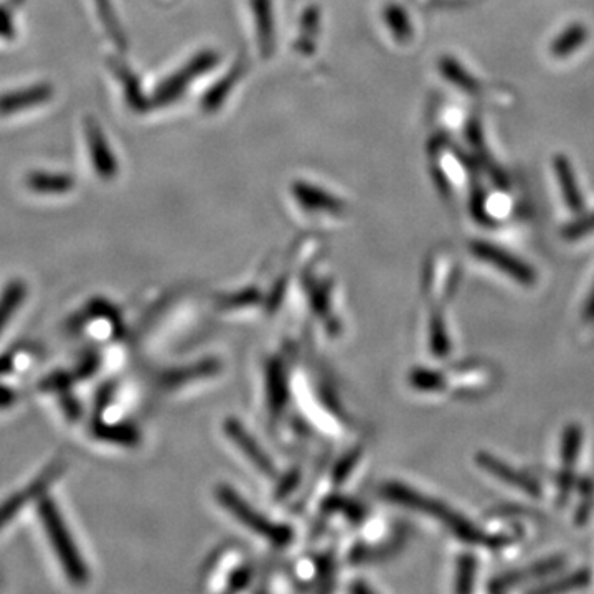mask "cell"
Instances as JSON below:
<instances>
[{
  "mask_svg": "<svg viewBox=\"0 0 594 594\" xmlns=\"http://www.w3.org/2000/svg\"><path fill=\"white\" fill-rule=\"evenodd\" d=\"M38 513L45 527L46 535L55 549L56 557L60 560L64 573L73 583H84L88 578V570L83 561L80 551L74 545L73 537L70 535L68 527L64 525L63 517L58 511L55 502L48 497H44L38 503Z\"/></svg>",
  "mask_w": 594,
  "mask_h": 594,
  "instance_id": "cell-1",
  "label": "cell"
},
{
  "mask_svg": "<svg viewBox=\"0 0 594 594\" xmlns=\"http://www.w3.org/2000/svg\"><path fill=\"white\" fill-rule=\"evenodd\" d=\"M441 73L448 78V82L456 86L457 90L474 98V100H489L497 106L511 104L513 96L511 92H505L503 86L485 84L477 74L472 73L466 64L457 62L456 58H444L441 62Z\"/></svg>",
  "mask_w": 594,
  "mask_h": 594,
  "instance_id": "cell-2",
  "label": "cell"
},
{
  "mask_svg": "<svg viewBox=\"0 0 594 594\" xmlns=\"http://www.w3.org/2000/svg\"><path fill=\"white\" fill-rule=\"evenodd\" d=\"M434 146V170H438L439 187L443 190L454 193L466 185H474L475 172L461 152L448 147L444 141H438Z\"/></svg>",
  "mask_w": 594,
  "mask_h": 594,
  "instance_id": "cell-3",
  "label": "cell"
},
{
  "mask_svg": "<svg viewBox=\"0 0 594 594\" xmlns=\"http://www.w3.org/2000/svg\"><path fill=\"white\" fill-rule=\"evenodd\" d=\"M551 169L565 205L570 210L581 213L585 209V195L579 187V179L576 175L575 165L571 164L570 157L567 154L553 156Z\"/></svg>",
  "mask_w": 594,
  "mask_h": 594,
  "instance_id": "cell-4",
  "label": "cell"
},
{
  "mask_svg": "<svg viewBox=\"0 0 594 594\" xmlns=\"http://www.w3.org/2000/svg\"><path fill=\"white\" fill-rule=\"evenodd\" d=\"M591 30L583 22H571L557 37L550 42L549 56L553 62L563 63L575 58L589 44Z\"/></svg>",
  "mask_w": 594,
  "mask_h": 594,
  "instance_id": "cell-5",
  "label": "cell"
},
{
  "mask_svg": "<svg viewBox=\"0 0 594 594\" xmlns=\"http://www.w3.org/2000/svg\"><path fill=\"white\" fill-rule=\"evenodd\" d=\"M472 255L481 258L482 261H487L491 265L502 269L503 273L512 276L513 279L521 281L523 284H531L535 281V275L529 266L523 265L517 258L505 253L501 248L494 247L491 243L484 241H475L471 247Z\"/></svg>",
  "mask_w": 594,
  "mask_h": 594,
  "instance_id": "cell-6",
  "label": "cell"
},
{
  "mask_svg": "<svg viewBox=\"0 0 594 594\" xmlns=\"http://www.w3.org/2000/svg\"><path fill=\"white\" fill-rule=\"evenodd\" d=\"M84 131H86V144H88L92 164L96 174L102 179H112L118 172V164H116L114 154H112L102 131L96 124V121L92 118L86 119Z\"/></svg>",
  "mask_w": 594,
  "mask_h": 594,
  "instance_id": "cell-7",
  "label": "cell"
},
{
  "mask_svg": "<svg viewBox=\"0 0 594 594\" xmlns=\"http://www.w3.org/2000/svg\"><path fill=\"white\" fill-rule=\"evenodd\" d=\"M54 88L48 83H38L27 88L0 94V116L17 114L22 111L37 108L46 101L52 100Z\"/></svg>",
  "mask_w": 594,
  "mask_h": 594,
  "instance_id": "cell-8",
  "label": "cell"
},
{
  "mask_svg": "<svg viewBox=\"0 0 594 594\" xmlns=\"http://www.w3.org/2000/svg\"><path fill=\"white\" fill-rule=\"evenodd\" d=\"M28 189L37 193L72 192L74 187V179L70 174H52V172H32L25 179Z\"/></svg>",
  "mask_w": 594,
  "mask_h": 594,
  "instance_id": "cell-9",
  "label": "cell"
},
{
  "mask_svg": "<svg viewBox=\"0 0 594 594\" xmlns=\"http://www.w3.org/2000/svg\"><path fill=\"white\" fill-rule=\"evenodd\" d=\"M50 481H52V474H45L42 479H38L34 484L27 487L25 491L12 495L10 499L2 503L0 505V527L5 525L12 517H15V513L19 512L25 503L37 499L38 495L44 494V491H45V487Z\"/></svg>",
  "mask_w": 594,
  "mask_h": 594,
  "instance_id": "cell-10",
  "label": "cell"
},
{
  "mask_svg": "<svg viewBox=\"0 0 594 594\" xmlns=\"http://www.w3.org/2000/svg\"><path fill=\"white\" fill-rule=\"evenodd\" d=\"M479 463H481V466H484L487 471H492L494 474H497V477H501V479H503L505 482L517 485V487H521V491H525V492H529V494H539L537 485L533 484L531 481H529L527 477H521V474L513 472L511 467L505 466L502 463H499V461L494 459V457L487 456V454H481V456H479Z\"/></svg>",
  "mask_w": 594,
  "mask_h": 594,
  "instance_id": "cell-11",
  "label": "cell"
},
{
  "mask_svg": "<svg viewBox=\"0 0 594 594\" xmlns=\"http://www.w3.org/2000/svg\"><path fill=\"white\" fill-rule=\"evenodd\" d=\"M24 297H25V286L19 281L10 283L4 289V293L0 296V334L9 324L10 317L19 309Z\"/></svg>",
  "mask_w": 594,
  "mask_h": 594,
  "instance_id": "cell-12",
  "label": "cell"
},
{
  "mask_svg": "<svg viewBox=\"0 0 594 594\" xmlns=\"http://www.w3.org/2000/svg\"><path fill=\"white\" fill-rule=\"evenodd\" d=\"M96 2V9L100 12L101 20L106 25V30L110 34V37L118 44V45H124V37L121 34V28L118 25V20L114 17V10L111 5V0H94Z\"/></svg>",
  "mask_w": 594,
  "mask_h": 594,
  "instance_id": "cell-13",
  "label": "cell"
},
{
  "mask_svg": "<svg viewBox=\"0 0 594 594\" xmlns=\"http://www.w3.org/2000/svg\"><path fill=\"white\" fill-rule=\"evenodd\" d=\"M594 231V213L591 215H586L583 219H578L576 223H573L570 229H567V235L570 239H576V238L585 237V235H589Z\"/></svg>",
  "mask_w": 594,
  "mask_h": 594,
  "instance_id": "cell-14",
  "label": "cell"
},
{
  "mask_svg": "<svg viewBox=\"0 0 594 594\" xmlns=\"http://www.w3.org/2000/svg\"><path fill=\"white\" fill-rule=\"evenodd\" d=\"M0 37L10 38L15 37V27H14V20L7 10L0 7Z\"/></svg>",
  "mask_w": 594,
  "mask_h": 594,
  "instance_id": "cell-15",
  "label": "cell"
},
{
  "mask_svg": "<svg viewBox=\"0 0 594 594\" xmlns=\"http://www.w3.org/2000/svg\"><path fill=\"white\" fill-rule=\"evenodd\" d=\"M567 436L568 438L565 439V459H568V461L571 463L576 454L578 443H579V434H578V431L573 428V430H570Z\"/></svg>",
  "mask_w": 594,
  "mask_h": 594,
  "instance_id": "cell-16",
  "label": "cell"
}]
</instances>
